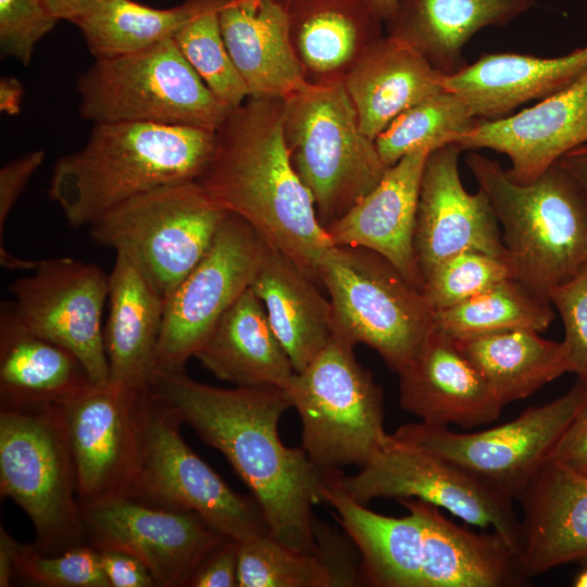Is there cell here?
<instances>
[{
  "label": "cell",
  "mask_w": 587,
  "mask_h": 587,
  "mask_svg": "<svg viewBox=\"0 0 587 587\" xmlns=\"http://www.w3.org/2000/svg\"><path fill=\"white\" fill-rule=\"evenodd\" d=\"M111 587H154L148 569L136 557L117 549H97Z\"/></svg>",
  "instance_id": "bcb514c9"
},
{
  "label": "cell",
  "mask_w": 587,
  "mask_h": 587,
  "mask_svg": "<svg viewBox=\"0 0 587 587\" xmlns=\"http://www.w3.org/2000/svg\"><path fill=\"white\" fill-rule=\"evenodd\" d=\"M215 132L138 122L96 123L86 143L54 164L49 198L73 227L90 226L148 191L197 182Z\"/></svg>",
  "instance_id": "3957f363"
},
{
  "label": "cell",
  "mask_w": 587,
  "mask_h": 587,
  "mask_svg": "<svg viewBox=\"0 0 587 587\" xmlns=\"http://www.w3.org/2000/svg\"><path fill=\"white\" fill-rule=\"evenodd\" d=\"M535 5V0H397L384 24L387 35L450 75L466 65L463 49L477 32L503 26Z\"/></svg>",
  "instance_id": "83f0119b"
},
{
  "label": "cell",
  "mask_w": 587,
  "mask_h": 587,
  "mask_svg": "<svg viewBox=\"0 0 587 587\" xmlns=\"http://www.w3.org/2000/svg\"><path fill=\"white\" fill-rule=\"evenodd\" d=\"M457 342L504 407L571 373L563 340L545 339L535 330H512Z\"/></svg>",
  "instance_id": "d6a6232c"
},
{
  "label": "cell",
  "mask_w": 587,
  "mask_h": 587,
  "mask_svg": "<svg viewBox=\"0 0 587 587\" xmlns=\"http://www.w3.org/2000/svg\"><path fill=\"white\" fill-rule=\"evenodd\" d=\"M444 75L409 45L384 35L344 86L362 130L375 139L403 111L444 90Z\"/></svg>",
  "instance_id": "f546056e"
},
{
  "label": "cell",
  "mask_w": 587,
  "mask_h": 587,
  "mask_svg": "<svg viewBox=\"0 0 587 587\" xmlns=\"http://www.w3.org/2000/svg\"><path fill=\"white\" fill-rule=\"evenodd\" d=\"M228 213L197 182L168 185L116 205L89 226L90 236L130 259L166 300Z\"/></svg>",
  "instance_id": "30bf717a"
},
{
  "label": "cell",
  "mask_w": 587,
  "mask_h": 587,
  "mask_svg": "<svg viewBox=\"0 0 587 587\" xmlns=\"http://www.w3.org/2000/svg\"><path fill=\"white\" fill-rule=\"evenodd\" d=\"M267 242L228 213L200 262L166 299L155 372H184L233 303L251 287Z\"/></svg>",
  "instance_id": "5bb4252c"
},
{
  "label": "cell",
  "mask_w": 587,
  "mask_h": 587,
  "mask_svg": "<svg viewBox=\"0 0 587 587\" xmlns=\"http://www.w3.org/2000/svg\"><path fill=\"white\" fill-rule=\"evenodd\" d=\"M0 492L28 515L40 552L88 544L63 405L0 408Z\"/></svg>",
  "instance_id": "8992f818"
},
{
  "label": "cell",
  "mask_w": 587,
  "mask_h": 587,
  "mask_svg": "<svg viewBox=\"0 0 587 587\" xmlns=\"http://www.w3.org/2000/svg\"><path fill=\"white\" fill-rule=\"evenodd\" d=\"M377 15L384 23L394 13L397 0H369Z\"/></svg>",
  "instance_id": "816d5d0a"
},
{
  "label": "cell",
  "mask_w": 587,
  "mask_h": 587,
  "mask_svg": "<svg viewBox=\"0 0 587 587\" xmlns=\"http://www.w3.org/2000/svg\"><path fill=\"white\" fill-rule=\"evenodd\" d=\"M30 271L9 285L17 323L72 351L93 384L107 383L109 363L101 321L108 275L96 264L72 258L37 261Z\"/></svg>",
  "instance_id": "9a60e30c"
},
{
  "label": "cell",
  "mask_w": 587,
  "mask_h": 587,
  "mask_svg": "<svg viewBox=\"0 0 587 587\" xmlns=\"http://www.w3.org/2000/svg\"><path fill=\"white\" fill-rule=\"evenodd\" d=\"M344 490L367 504L374 499H417L499 533L519 553L520 520L513 499L470 470L441 454L388 434L354 475L339 474Z\"/></svg>",
  "instance_id": "7c38bea8"
},
{
  "label": "cell",
  "mask_w": 587,
  "mask_h": 587,
  "mask_svg": "<svg viewBox=\"0 0 587 587\" xmlns=\"http://www.w3.org/2000/svg\"><path fill=\"white\" fill-rule=\"evenodd\" d=\"M513 277L507 259L463 251L435 265L423 277L422 292L434 312L454 307Z\"/></svg>",
  "instance_id": "f35d334b"
},
{
  "label": "cell",
  "mask_w": 587,
  "mask_h": 587,
  "mask_svg": "<svg viewBox=\"0 0 587 587\" xmlns=\"http://www.w3.org/2000/svg\"><path fill=\"white\" fill-rule=\"evenodd\" d=\"M283 136L324 228L365 197L387 170L344 83L309 84L283 100Z\"/></svg>",
  "instance_id": "5b68a950"
},
{
  "label": "cell",
  "mask_w": 587,
  "mask_h": 587,
  "mask_svg": "<svg viewBox=\"0 0 587 587\" xmlns=\"http://www.w3.org/2000/svg\"><path fill=\"white\" fill-rule=\"evenodd\" d=\"M586 402L587 383L578 379L561 397L489 429L457 433L420 421L392 435L453 460L515 501Z\"/></svg>",
  "instance_id": "4fadbf2b"
},
{
  "label": "cell",
  "mask_w": 587,
  "mask_h": 587,
  "mask_svg": "<svg viewBox=\"0 0 587 587\" xmlns=\"http://www.w3.org/2000/svg\"><path fill=\"white\" fill-rule=\"evenodd\" d=\"M193 358L218 379L240 387L286 389L296 373L251 287L223 314Z\"/></svg>",
  "instance_id": "4dcf8cb0"
},
{
  "label": "cell",
  "mask_w": 587,
  "mask_h": 587,
  "mask_svg": "<svg viewBox=\"0 0 587 587\" xmlns=\"http://www.w3.org/2000/svg\"><path fill=\"white\" fill-rule=\"evenodd\" d=\"M24 89L21 82L11 76L0 79V111L7 115H15L21 111Z\"/></svg>",
  "instance_id": "f907efd6"
},
{
  "label": "cell",
  "mask_w": 587,
  "mask_h": 587,
  "mask_svg": "<svg viewBox=\"0 0 587 587\" xmlns=\"http://www.w3.org/2000/svg\"><path fill=\"white\" fill-rule=\"evenodd\" d=\"M328 292L334 337L375 350L396 373L435 328L423 292L377 252L334 246L319 268Z\"/></svg>",
  "instance_id": "52a82bcc"
},
{
  "label": "cell",
  "mask_w": 587,
  "mask_h": 587,
  "mask_svg": "<svg viewBox=\"0 0 587 587\" xmlns=\"http://www.w3.org/2000/svg\"><path fill=\"white\" fill-rule=\"evenodd\" d=\"M519 559L526 578L557 566L587 564V477L548 460L516 500Z\"/></svg>",
  "instance_id": "7402d4cb"
},
{
  "label": "cell",
  "mask_w": 587,
  "mask_h": 587,
  "mask_svg": "<svg viewBox=\"0 0 587 587\" xmlns=\"http://www.w3.org/2000/svg\"><path fill=\"white\" fill-rule=\"evenodd\" d=\"M239 541L227 538L201 563L188 587H238Z\"/></svg>",
  "instance_id": "ee69618b"
},
{
  "label": "cell",
  "mask_w": 587,
  "mask_h": 587,
  "mask_svg": "<svg viewBox=\"0 0 587 587\" xmlns=\"http://www.w3.org/2000/svg\"><path fill=\"white\" fill-rule=\"evenodd\" d=\"M548 298L563 323L571 373L587 383V263L573 277L553 287Z\"/></svg>",
  "instance_id": "b9f144b4"
},
{
  "label": "cell",
  "mask_w": 587,
  "mask_h": 587,
  "mask_svg": "<svg viewBox=\"0 0 587 587\" xmlns=\"http://www.w3.org/2000/svg\"><path fill=\"white\" fill-rule=\"evenodd\" d=\"M550 460L587 477V402L558 440Z\"/></svg>",
  "instance_id": "f6af8a7d"
},
{
  "label": "cell",
  "mask_w": 587,
  "mask_h": 587,
  "mask_svg": "<svg viewBox=\"0 0 587 587\" xmlns=\"http://www.w3.org/2000/svg\"><path fill=\"white\" fill-rule=\"evenodd\" d=\"M59 21L45 0H0V51L27 66L36 45Z\"/></svg>",
  "instance_id": "60d3db41"
},
{
  "label": "cell",
  "mask_w": 587,
  "mask_h": 587,
  "mask_svg": "<svg viewBox=\"0 0 587 587\" xmlns=\"http://www.w3.org/2000/svg\"><path fill=\"white\" fill-rule=\"evenodd\" d=\"M183 421L147 388L140 458L132 497L198 514L229 538L271 535L253 497L233 490L183 439Z\"/></svg>",
  "instance_id": "8fae6325"
},
{
  "label": "cell",
  "mask_w": 587,
  "mask_h": 587,
  "mask_svg": "<svg viewBox=\"0 0 587 587\" xmlns=\"http://www.w3.org/2000/svg\"><path fill=\"white\" fill-rule=\"evenodd\" d=\"M43 150H35L23 154L0 168V237L9 214L25 190L33 175L45 160Z\"/></svg>",
  "instance_id": "7bdbcfd3"
},
{
  "label": "cell",
  "mask_w": 587,
  "mask_h": 587,
  "mask_svg": "<svg viewBox=\"0 0 587 587\" xmlns=\"http://www.w3.org/2000/svg\"><path fill=\"white\" fill-rule=\"evenodd\" d=\"M557 163L575 179L587 198V143L571 150Z\"/></svg>",
  "instance_id": "681fc988"
},
{
  "label": "cell",
  "mask_w": 587,
  "mask_h": 587,
  "mask_svg": "<svg viewBox=\"0 0 587 587\" xmlns=\"http://www.w3.org/2000/svg\"><path fill=\"white\" fill-rule=\"evenodd\" d=\"M78 112L96 123L138 122L215 132L229 113L173 38L95 62L77 79Z\"/></svg>",
  "instance_id": "ba28073f"
},
{
  "label": "cell",
  "mask_w": 587,
  "mask_h": 587,
  "mask_svg": "<svg viewBox=\"0 0 587 587\" xmlns=\"http://www.w3.org/2000/svg\"><path fill=\"white\" fill-rule=\"evenodd\" d=\"M22 545L7 532L3 525L0 526V587L12 584L16 575L15 564Z\"/></svg>",
  "instance_id": "c3c4849f"
},
{
  "label": "cell",
  "mask_w": 587,
  "mask_h": 587,
  "mask_svg": "<svg viewBox=\"0 0 587 587\" xmlns=\"http://www.w3.org/2000/svg\"><path fill=\"white\" fill-rule=\"evenodd\" d=\"M465 164L502 226L514 278L548 297L587 263V198L558 163L528 184L477 152Z\"/></svg>",
  "instance_id": "277c9868"
},
{
  "label": "cell",
  "mask_w": 587,
  "mask_h": 587,
  "mask_svg": "<svg viewBox=\"0 0 587 587\" xmlns=\"http://www.w3.org/2000/svg\"><path fill=\"white\" fill-rule=\"evenodd\" d=\"M93 384L68 349L23 328L10 303L0 311V408L63 405Z\"/></svg>",
  "instance_id": "4316f807"
},
{
  "label": "cell",
  "mask_w": 587,
  "mask_h": 587,
  "mask_svg": "<svg viewBox=\"0 0 587 587\" xmlns=\"http://www.w3.org/2000/svg\"><path fill=\"white\" fill-rule=\"evenodd\" d=\"M455 143L505 154L515 182L536 180L571 150L587 143V71L564 89L511 116L477 118Z\"/></svg>",
  "instance_id": "d6986e66"
},
{
  "label": "cell",
  "mask_w": 587,
  "mask_h": 587,
  "mask_svg": "<svg viewBox=\"0 0 587 587\" xmlns=\"http://www.w3.org/2000/svg\"><path fill=\"white\" fill-rule=\"evenodd\" d=\"M449 143L425 162L416 212L414 248L422 277L441 261L463 251L507 259L498 218L486 193L469 192L461 180L459 155Z\"/></svg>",
  "instance_id": "ac0fdd59"
},
{
  "label": "cell",
  "mask_w": 587,
  "mask_h": 587,
  "mask_svg": "<svg viewBox=\"0 0 587 587\" xmlns=\"http://www.w3.org/2000/svg\"><path fill=\"white\" fill-rule=\"evenodd\" d=\"M16 575L46 587H111L102 570L98 550L83 544L61 553L46 554L33 545H22Z\"/></svg>",
  "instance_id": "ab89813d"
},
{
  "label": "cell",
  "mask_w": 587,
  "mask_h": 587,
  "mask_svg": "<svg viewBox=\"0 0 587 587\" xmlns=\"http://www.w3.org/2000/svg\"><path fill=\"white\" fill-rule=\"evenodd\" d=\"M398 502L422 519V587H513L527 579L517 550L499 533L470 530L417 499Z\"/></svg>",
  "instance_id": "484cf974"
},
{
  "label": "cell",
  "mask_w": 587,
  "mask_h": 587,
  "mask_svg": "<svg viewBox=\"0 0 587 587\" xmlns=\"http://www.w3.org/2000/svg\"><path fill=\"white\" fill-rule=\"evenodd\" d=\"M108 302L103 339L109 380L146 388L155 371L166 300L130 259L115 252Z\"/></svg>",
  "instance_id": "f1b7e54d"
},
{
  "label": "cell",
  "mask_w": 587,
  "mask_h": 587,
  "mask_svg": "<svg viewBox=\"0 0 587 587\" xmlns=\"http://www.w3.org/2000/svg\"><path fill=\"white\" fill-rule=\"evenodd\" d=\"M335 337L285 389L301 421V448L322 471L362 467L387 438L380 386Z\"/></svg>",
  "instance_id": "9c48e42d"
},
{
  "label": "cell",
  "mask_w": 587,
  "mask_h": 587,
  "mask_svg": "<svg viewBox=\"0 0 587 587\" xmlns=\"http://www.w3.org/2000/svg\"><path fill=\"white\" fill-rule=\"evenodd\" d=\"M553 317L548 297L510 277L435 312V326L454 340H467L521 329L542 333Z\"/></svg>",
  "instance_id": "836d02e7"
},
{
  "label": "cell",
  "mask_w": 587,
  "mask_h": 587,
  "mask_svg": "<svg viewBox=\"0 0 587 587\" xmlns=\"http://www.w3.org/2000/svg\"><path fill=\"white\" fill-rule=\"evenodd\" d=\"M285 8L292 49L311 85L344 83L384 36L369 0H291Z\"/></svg>",
  "instance_id": "603a6c76"
},
{
  "label": "cell",
  "mask_w": 587,
  "mask_h": 587,
  "mask_svg": "<svg viewBox=\"0 0 587 587\" xmlns=\"http://www.w3.org/2000/svg\"><path fill=\"white\" fill-rule=\"evenodd\" d=\"M316 285L271 246L251 285L295 372L305 369L334 337L332 305Z\"/></svg>",
  "instance_id": "1f68e13d"
},
{
  "label": "cell",
  "mask_w": 587,
  "mask_h": 587,
  "mask_svg": "<svg viewBox=\"0 0 587 587\" xmlns=\"http://www.w3.org/2000/svg\"><path fill=\"white\" fill-rule=\"evenodd\" d=\"M223 39L249 96L285 100L304 89L286 8L272 0H220Z\"/></svg>",
  "instance_id": "d4e9b609"
},
{
  "label": "cell",
  "mask_w": 587,
  "mask_h": 587,
  "mask_svg": "<svg viewBox=\"0 0 587 587\" xmlns=\"http://www.w3.org/2000/svg\"><path fill=\"white\" fill-rule=\"evenodd\" d=\"M147 388L108 380L63 404L82 508L132 495Z\"/></svg>",
  "instance_id": "2e32d148"
},
{
  "label": "cell",
  "mask_w": 587,
  "mask_h": 587,
  "mask_svg": "<svg viewBox=\"0 0 587 587\" xmlns=\"http://www.w3.org/2000/svg\"><path fill=\"white\" fill-rule=\"evenodd\" d=\"M197 183L320 284V265L335 245L290 163L282 99L249 96L232 108L215 130L212 159Z\"/></svg>",
  "instance_id": "7a4b0ae2"
},
{
  "label": "cell",
  "mask_w": 587,
  "mask_h": 587,
  "mask_svg": "<svg viewBox=\"0 0 587 587\" xmlns=\"http://www.w3.org/2000/svg\"><path fill=\"white\" fill-rule=\"evenodd\" d=\"M148 389L226 458L251 490L274 538L315 551L313 507L324 502L325 471L302 448L280 440L279 421L292 408L285 389L220 388L185 371L155 372Z\"/></svg>",
  "instance_id": "6da1fadb"
},
{
  "label": "cell",
  "mask_w": 587,
  "mask_h": 587,
  "mask_svg": "<svg viewBox=\"0 0 587 587\" xmlns=\"http://www.w3.org/2000/svg\"><path fill=\"white\" fill-rule=\"evenodd\" d=\"M107 0H45V3L58 21H67L74 25L97 10Z\"/></svg>",
  "instance_id": "7dc6e473"
},
{
  "label": "cell",
  "mask_w": 587,
  "mask_h": 587,
  "mask_svg": "<svg viewBox=\"0 0 587 587\" xmlns=\"http://www.w3.org/2000/svg\"><path fill=\"white\" fill-rule=\"evenodd\" d=\"M218 5L220 0H203L173 40L212 93L225 105L235 108L249 92L225 46Z\"/></svg>",
  "instance_id": "8d00e7d4"
},
{
  "label": "cell",
  "mask_w": 587,
  "mask_h": 587,
  "mask_svg": "<svg viewBox=\"0 0 587 587\" xmlns=\"http://www.w3.org/2000/svg\"><path fill=\"white\" fill-rule=\"evenodd\" d=\"M238 587H336L316 551L294 549L272 535L239 541Z\"/></svg>",
  "instance_id": "74e56055"
},
{
  "label": "cell",
  "mask_w": 587,
  "mask_h": 587,
  "mask_svg": "<svg viewBox=\"0 0 587 587\" xmlns=\"http://www.w3.org/2000/svg\"><path fill=\"white\" fill-rule=\"evenodd\" d=\"M272 1H275V2L286 7L291 0H272Z\"/></svg>",
  "instance_id": "db71d44e"
},
{
  "label": "cell",
  "mask_w": 587,
  "mask_h": 587,
  "mask_svg": "<svg viewBox=\"0 0 587 587\" xmlns=\"http://www.w3.org/2000/svg\"><path fill=\"white\" fill-rule=\"evenodd\" d=\"M476 120L460 97L444 89L403 111L374 141L389 167L413 151L455 143Z\"/></svg>",
  "instance_id": "d590c367"
},
{
  "label": "cell",
  "mask_w": 587,
  "mask_h": 587,
  "mask_svg": "<svg viewBox=\"0 0 587 587\" xmlns=\"http://www.w3.org/2000/svg\"><path fill=\"white\" fill-rule=\"evenodd\" d=\"M586 71L587 45L554 58L484 53L474 63L444 75L442 85L463 100L474 117L490 120L564 89Z\"/></svg>",
  "instance_id": "cb8c5ba5"
},
{
  "label": "cell",
  "mask_w": 587,
  "mask_h": 587,
  "mask_svg": "<svg viewBox=\"0 0 587 587\" xmlns=\"http://www.w3.org/2000/svg\"><path fill=\"white\" fill-rule=\"evenodd\" d=\"M397 374L401 408L424 423L470 428L496 421L504 408L457 340L436 326Z\"/></svg>",
  "instance_id": "ffe728a7"
},
{
  "label": "cell",
  "mask_w": 587,
  "mask_h": 587,
  "mask_svg": "<svg viewBox=\"0 0 587 587\" xmlns=\"http://www.w3.org/2000/svg\"><path fill=\"white\" fill-rule=\"evenodd\" d=\"M82 512L89 545L136 557L159 587H188L205 558L229 538L196 513L132 496Z\"/></svg>",
  "instance_id": "e0dca14e"
},
{
  "label": "cell",
  "mask_w": 587,
  "mask_h": 587,
  "mask_svg": "<svg viewBox=\"0 0 587 587\" xmlns=\"http://www.w3.org/2000/svg\"><path fill=\"white\" fill-rule=\"evenodd\" d=\"M429 150L413 151L387 167L379 183L325 230L335 246L361 247L387 259L422 291L414 248L420 187Z\"/></svg>",
  "instance_id": "44dd1931"
},
{
  "label": "cell",
  "mask_w": 587,
  "mask_h": 587,
  "mask_svg": "<svg viewBox=\"0 0 587 587\" xmlns=\"http://www.w3.org/2000/svg\"><path fill=\"white\" fill-rule=\"evenodd\" d=\"M202 1L155 9L133 0H107L75 25L95 59L121 57L173 38Z\"/></svg>",
  "instance_id": "e575fe53"
},
{
  "label": "cell",
  "mask_w": 587,
  "mask_h": 587,
  "mask_svg": "<svg viewBox=\"0 0 587 587\" xmlns=\"http://www.w3.org/2000/svg\"><path fill=\"white\" fill-rule=\"evenodd\" d=\"M573 585L575 587H587V566L584 567L574 578Z\"/></svg>",
  "instance_id": "f5cc1de1"
}]
</instances>
